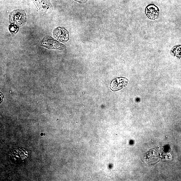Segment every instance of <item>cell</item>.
<instances>
[{
	"label": "cell",
	"instance_id": "obj_1",
	"mask_svg": "<svg viewBox=\"0 0 181 181\" xmlns=\"http://www.w3.org/2000/svg\"><path fill=\"white\" fill-rule=\"evenodd\" d=\"M26 15L23 10L14 11L9 16V22L10 23L16 25L18 27L24 26L26 24Z\"/></svg>",
	"mask_w": 181,
	"mask_h": 181
},
{
	"label": "cell",
	"instance_id": "obj_2",
	"mask_svg": "<svg viewBox=\"0 0 181 181\" xmlns=\"http://www.w3.org/2000/svg\"><path fill=\"white\" fill-rule=\"evenodd\" d=\"M41 46L50 49L62 50L65 46L49 36H46L41 41Z\"/></svg>",
	"mask_w": 181,
	"mask_h": 181
},
{
	"label": "cell",
	"instance_id": "obj_3",
	"mask_svg": "<svg viewBox=\"0 0 181 181\" xmlns=\"http://www.w3.org/2000/svg\"><path fill=\"white\" fill-rule=\"evenodd\" d=\"M54 36L60 42H64L68 40L69 34L65 28L62 27L57 28L53 31Z\"/></svg>",
	"mask_w": 181,
	"mask_h": 181
},
{
	"label": "cell",
	"instance_id": "obj_4",
	"mask_svg": "<svg viewBox=\"0 0 181 181\" xmlns=\"http://www.w3.org/2000/svg\"><path fill=\"white\" fill-rule=\"evenodd\" d=\"M128 82L126 78L120 77L113 80L110 85V88L113 91H116L122 89L126 86Z\"/></svg>",
	"mask_w": 181,
	"mask_h": 181
},
{
	"label": "cell",
	"instance_id": "obj_5",
	"mask_svg": "<svg viewBox=\"0 0 181 181\" xmlns=\"http://www.w3.org/2000/svg\"><path fill=\"white\" fill-rule=\"evenodd\" d=\"M146 12L149 18L153 19H155L158 17V9L154 5H150L147 7Z\"/></svg>",
	"mask_w": 181,
	"mask_h": 181
},
{
	"label": "cell",
	"instance_id": "obj_6",
	"mask_svg": "<svg viewBox=\"0 0 181 181\" xmlns=\"http://www.w3.org/2000/svg\"><path fill=\"white\" fill-rule=\"evenodd\" d=\"M9 29L11 33L12 34L16 33L18 30V27L13 24H11L9 26Z\"/></svg>",
	"mask_w": 181,
	"mask_h": 181
},
{
	"label": "cell",
	"instance_id": "obj_7",
	"mask_svg": "<svg viewBox=\"0 0 181 181\" xmlns=\"http://www.w3.org/2000/svg\"><path fill=\"white\" fill-rule=\"evenodd\" d=\"M75 1L82 2H86L87 1V0H75Z\"/></svg>",
	"mask_w": 181,
	"mask_h": 181
}]
</instances>
